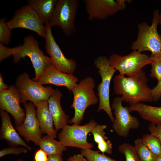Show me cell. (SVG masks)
<instances>
[{
	"label": "cell",
	"instance_id": "obj_11",
	"mask_svg": "<svg viewBox=\"0 0 161 161\" xmlns=\"http://www.w3.org/2000/svg\"><path fill=\"white\" fill-rule=\"evenodd\" d=\"M46 36L45 45L46 52L50 56L52 64L58 70L64 73L73 74L77 68V63L73 59L67 58L64 55L53 36L52 26L45 24Z\"/></svg>",
	"mask_w": 161,
	"mask_h": 161
},
{
	"label": "cell",
	"instance_id": "obj_31",
	"mask_svg": "<svg viewBox=\"0 0 161 161\" xmlns=\"http://www.w3.org/2000/svg\"><path fill=\"white\" fill-rule=\"evenodd\" d=\"M148 128L151 134L157 137L161 144V124H156L151 123Z\"/></svg>",
	"mask_w": 161,
	"mask_h": 161
},
{
	"label": "cell",
	"instance_id": "obj_34",
	"mask_svg": "<svg viewBox=\"0 0 161 161\" xmlns=\"http://www.w3.org/2000/svg\"><path fill=\"white\" fill-rule=\"evenodd\" d=\"M67 161H87V160L80 154L70 156L67 159Z\"/></svg>",
	"mask_w": 161,
	"mask_h": 161
},
{
	"label": "cell",
	"instance_id": "obj_6",
	"mask_svg": "<svg viewBox=\"0 0 161 161\" xmlns=\"http://www.w3.org/2000/svg\"><path fill=\"white\" fill-rule=\"evenodd\" d=\"M15 85L20 93L21 102L24 103L29 101L36 107L40 101H47L55 90L51 86L44 87L31 79L26 72L18 76Z\"/></svg>",
	"mask_w": 161,
	"mask_h": 161
},
{
	"label": "cell",
	"instance_id": "obj_7",
	"mask_svg": "<svg viewBox=\"0 0 161 161\" xmlns=\"http://www.w3.org/2000/svg\"><path fill=\"white\" fill-rule=\"evenodd\" d=\"M110 65L120 75L131 76L137 74L146 65L154 60L151 56L137 51H133L125 56L114 53L109 58Z\"/></svg>",
	"mask_w": 161,
	"mask_h": 161
},
{
	"label": "cell",
	"instance_id": "obj_14",
	"mask_svg": "<svg viewBox=\"0 0 161 161\" xmlns=\"http://www.w3.org/2000/svg\"><path fill=\"white\" fill-rule=\"evenodd\" d=\"M20 93L15 85H10L7 89L0 91V109L11 115L14 119L15 126L24 122L25 111L21 106Z\"/></svg>",
	"mask_w": 161,
	"mask_h": 161
},
{
	"label": "cell",
	"instance_id": "obj_3",
	"mask_svg": "<svg viewBox=\"0 0 161 161\" xmlns=\"http://www.w3.org/2000/svg\"><path fill=\"white\" fill-rule=\"evenodd\" d=\"M160 14L158 9L154 11L150 26L145 22L138 24L137 38L131 46L133 50L151 52V56L154 60L161 58V35L157 30Z\"/></svg>",
	"mask_w": 161,
	"mask_h": 161
},
{
	"label": "cell",
	"instance_id": "obj_28",
	"mask_svg": "<svg viewBox=\"0 0 161 161\" xmlns=\"http://www.w3.org/2000/svg\"><path fill=\"white\" fill-rule=\"evenodd\" d=\"M6 18H3L0 20V41L6 46L10 43L11 37V30L9 28Z\"/></svg>",
	"mask_w": 161,
	"mask_h": 161
},
{
	"label": "cell",
	"instance_id": "obj_30",
	"mask_svg": "<svg viewBox=\"0 0 161 161\" xmlns=\"http://www.w3.org/2000/svg\"><path fill=\"white\" fill-rule=\"evenodd\" d=\"M27 149L25 148L12 146L3 148L0 151V157H2L9 154L18 155L22 153H26Z\"/></svg>",
	"mask_w": 161,
	"mask_h": 161
},
{
	"label": "cell",
	"instance_id": "obj_9",
	"mask_svg": "<svg viewBox=\"0 0 161 161\" xmlns=\"http://www.w3.org/2000/svg\"><path fill=\"white\" fill-rule=\"evenodd\" d=\"M92 119L86 124L80 126L73 124L65 126L58 134L60 141L65 147H74L82 149H91L93 144L88 142L87 136L97 124Z\"/></svg>",
	"mask_w": 161,
	"mask_h": 161
},
{
	"label": "cell",
	"instance_id": "obj_13",
	"mask_svg": "<svg viewBox=\"0 0 161 161\" xmlns=\"http://www.w3.org/2000/svg\"><path fill=\"white\" fill-rule=\"evenodd\" d=\"M23 104L25 112V118L23 123L15 126V128L19 135L26 141H31L36 145L39 146L42 133L36 117L35 106L30 101Z\"/></svg>",
	"mask_w": 161,
	"mask_h": 161
},
{
	"label": "cell",
	"instance_id": "obj_19",
	"mask_svg": "<svg viewBox=\"0 0 161 161\" xmlns=\"http://www.w3.org/2000/svg\"><path fill=\"white\" fill-rule=\"evenodd\" d=\"M36 107V116L42 133L54 138H56L57 132L53 126V120L47 101H40Z\"/></svg>",
	"mask_w": 161,
	"mask_h": 161
},
{
	"label": "cell",
	"instance_id": "obj_29",
	"mask_svg": "<svg viewBox=\"0 0 161 161\" xmlns=\"http://www.w3.org/2000/svg\"><path fill=\"white\" fill-rule=\"evenodd\" d=\"M150 64L151 69L150 76L159 81L161 79V58L154 59Z\"/></svg>",
	"mask_w": 161,
	"mask_h": 161
},
{
	"label": "cell",
	"instance_id": "obj_25",
	"mask_svg": "<svg viewBox=\"0 0 161 161\" xmlns=\"http://www.w3.org/2000/svg\"><path fill=\"white\" fill-rule=\"evenodd\" d=\"M141 139L144 144L155 155L157 156L161 154V144L155 136L146 134L143 135Z\"/></svg>",
	"mask_w": 161,
	"mask_h": 161
},
{
	"label": "cell",
	"instance_id": "obj_39",
	"mask_svg": "<svg viewBox=\"0 0 161 161\" xmlns=\"http://www.w3.org/2000/svg\"><path fill=\"white\" fill-rule=\"evenodd\" d=\"M159 24L161 25V13H160L159 17Z\"/></svg>",
	"mask_w": 161,
	"mask_h": 161
},
{
	"label": "cell",
	"instance_id": "obj_35",
	"mask_svg": "<svg viewBox=\"0 0 161 161\" xmlns=\"http://www.w3.org/2000/svg\"><path fill=\"white\" fill-rule=\"evenodd\" d=\"M116 1L117 4L119 11H121L125 9L126 7V2H129V0H117Z\"/></svg>",
	"mask_w": 161,
	"mask_h": 161
},
{
	"label": "cell",
	"instance_id": "obj_15",
	"mask_svg": "<svg viewBox=\"0 0 161 161\" xmlns=\"http://www.w3.org/2000/svg\"><path fill=\"white\" fill-rule=\"evenodd\" d=\"M36 81L42 85L51 84L65 86L71 92L73 87L78 81V79L73 74L62 72L51 64L45 68Z\"/></svg>",
	"mask_w": 161,
	"mask_h": 161
},
{
	"label": "cell",
	"instance_id": "obj_10",
	"mask_svg": "<svg viewBox=\"0 0 161 161\" xmlns=\"http://www.w3.org/2000/svg\"><path fill=\"white\" fill-rule=\"evenodd\" d=\"M7 23L11 30L17 28L25 29L35 32L41 37L45 38V25L35 11L28 4L18 9Z\"/></svg>",
	"mask_w": 161,
	"mask_h": 161
},
{
	"label": "cell",
	"instance_id": "obj_20",
	"mask_svg": "<svg viewBox=\"0 0 161 161\" xmlns=\"http://www.w3.org/2000/svg\"><path fill=\"white\" fill-rule=\"evenodd\" d=\"M58 0H27L26 2L36 13L44 24L49 23Z\"/></svg>",
	"mask_w": 161,
	"mask_h": 161
},
{
	"label": "cell",
	"instance_id": "obj_18",
	"mask_svg": "<svg viewBox=\"0 0 161 161\" xmlns=\"http://www.w3.org/2000/svg\"><path fill=\"white\" fill-rule=\"evenodd\" d=\"M61 91L56 89L48 99V107L52 117L55 129L57 132L69 123V116L62 109L60 103Z\"/></svg>",
	"mask_w": 161,
	"mask_h": 161
},
{
	"label": "cell",
	"instance_id": "obj_22",
	"mask_svg": "<svg viewBox=\"0 0 161 161\" xmlns=\"http://www.w3.org/2000/svg\"><path fill=\"white\" fill-rule=\"evenodd\" d=\"M107 126L105 125L97 124L92 129L94 141L97 144L98 148L103 153L111 154L112 153V144L106 135L105 130Z\"/></svg>",
	"mask_w": 161,
	"mask_h": 161
},
{
	"label": "cell",
	"instance_id": "obj_26",
	"mask_svg": "<svg viewBox=\"0 0 161 161\" xmlns=\"http://www.w3.org/2000/svg\"><path fill=\"white\" fill-rule=\"evenodd\" d=\"M80 152L87 161H118L106 155L104 153H100L98 151L91 149H81Z\"/></svg>",
	"mask_w": 161,
	"mask_h": 161
},
{
	"label": "cell",
	"instance_id": "obj_23",
	"mask_svg": "<svg viewBox=\"0 0 161 161\" xmlns=\"http://www.w3.org/2000/svg\"><path fill=\"white\" fill-rule=\"evenodd\" d=\"M39 146L48 156L52 155H62L63 152L66 151L67 147L64 146L60 141L47 135L42 137Z\"/></svg>",
	"mask_w": 161,
	"mask_h": 161
},
{
	"label": "cell",
	"instance_id": "obj_37",
	"mask_svg": "<svg viewBox=\"0 0 161 161\" xmlns=\"http://www.w3.org/2000/svg\"><path fill=\"white\" fill-rule=\"evenodd\" d=\"M8 85L4 83L2 75L0 73V91L8 88Z\"/></svg>",
	"mask_w": 161,
	"mask_h": 161
},
{
	"label": "cell",
	"instance_id": "obj_17",
	"mask_svg": "<svg viewBox=\"0 0 161 161\" xmlns=\"http://www.w3.org/2000/svg\"><path fill=\"white\" fill-rule=\"evenodd\" d=\"M1 126L0 130V138L5 140L12 146L21 145L31 151L32 148L28 145L20 137L13 126L10 117L7 112L0 109Z\"/></svg>",
	"mask_w": 161,
	"mask_h": 161
},
{
	"label": "cell",
	"instance_id": "obj_12",
	"mask_svg": "<svg viewBox=\"0 0 161 161\" xmlns=\"http://www.w3.org/2000/svg\"><path fill=\"white\" fill-rule=\"evenodd\" d=\"M123 102L120 96L114 97L112 100L111 107L114 110L115 117L112 128L118 135L126 137L130 130L138 129L140 123L137 117L130 114L128 107L123 106Z\"/></svg>",
	"mask_w": 161,
	"mask_h": 161
},
{
	"label": "cell",
	"instance_id": "obj_40",
	"mask_svg": "<svg viewBox=\"0 0 161 161\" xmlns=\"http://www.w3.org/2000/svg\"><path fill=\"white\" fill-rule=\"evenodd\" d=\"M17 161H24V160H17Z\"/></svg>",
	"mask_w": 161,
	"mask_h": 161
},
{
	"label": "cell",
	"instance_id": "obj_21",
	"mask_svg": "<svg viewBox=\"0 0 161 161\" xmlns=\"http://www.w3.org/2000/svg\"><path fill=\"white\" fill-rule=\"evenodd\" d=\"M130 112H137L143 119L156 124H161V107L140 103L128 107Z\"/></svg>",
	"mask_w": 161,
	"mask_h": 161
},
{
	"label": "cell",
	"instance_id": "obj_27",
	"mask_svg": "<svg viewBox=\"0 0 161 161\" xmlns=\"http://www.w3.org/2000/svg\"><path fill=\"white\" fill-rule=\"evenodd\" d=\"M118 150L125 156L126 161H140L135 147L130 144L123 143L119 146Z\"/></svg>",
	"mask_w": 161,
	"mask_h": 161
},
{
	"label": "cell",
	"instance_id": "obj_32",
	"mask_svg": "<svg viewBox=\"0 0 161 161\" xmlns=\"http://www.w3.org/2000/svg\"><path fill=\"white\" fill-rule=\"evenodd\" d=\"M152 96L153 101L157 102L161 97V79L158 81L157 85L152 89Z\"/></svg>",
	"mask_w": 161,
	"mask_h": 161
},
{
	"label": "cell",
	"instance_id": "obj_4",
	"mask_svg": "<svg viewBox=\"0 0 161 161\" xmlns=\"http://www.w3.org/2000/svg\"><path fill=\"white\" fill-rule=\"evenodd\" d=\"M95 86L94 79L89 76L81 80L73 87L71 92L73 99L71 107L74 109V115L69 120V123L79 125L83 119L86 108L98 102V97L94 90Z\"/></svg>",
	"mask_w": 161,
	"mask_h": 161
},
{
	"label": "cell",
	"instance_id": "obj_38",
	"mask_svg": "<svg viewBox=\"0 0 161 161\" xmlns=\"http://www.w3.org/2000/svg\"><path fill=\"white\" fill-rule=\"evenodd\" d=\"M155 161H161V154L157 156Z\"/></svg>",
	"mask_w": 161,
	"mask_h": 161
},
{
	"label": "cell",
	"instance_id": "obj_16",
	"mask_svg": "<svg viewBox=\"0 0 161 161\" xmlns=\"http://www.w3.org/2000/svg\"><path fill=\"white\" fill-rule=\"evenodd\" d=\"M85 9L89 20H104L114 16L119 11L114 0H84Z\"/></svg>",
	"mask_w": 161,
	"mask_h": 161
},
{
	"label": "cell",
	"instance_id": "obj_2",
	"mask_svg": "<svg viewBox=\"0 0 161 161\" xmlns=\"http://www.w3.org/2000/svg\"><path fill=\"white\" fill-rule=\"evenodd\" d=\"M22 45L9 48L0 43V62L12 55L13 61L18 63L21 59L28 57L35 72V77L32 79L36 81L45 68L52 64L51 58L45 55L39 47L37 40L31 35L25 37Z\"/></svg>",
	"mask_w": 161,
	"mask_h": 161
},
{
	"label": "cell",
	"instance_id": "obj_33",
	"mask_svg": "<svg viewBox=\"0 0 161 161\" xmlns=\"http://www.w3.org/2000/svg\"><path fill=\"white\" fill-rule=\"evenodd\" d=\"M34 161H48V155L41 148L35 151L34 157Z\"/></svg>",
	"mask_w": 161,
	"mask_h": 161
},
{
	"label": "cell",
	"instance_id": "obj_8",
	"mask_svg": "<svg viewBox=\"0 0 161 161\" xmlns=\"http://www.w3.org/2000/svg\"><path fill=\"white\" fill-rule=\"evenodd\" d=\"M78 0H58L49 23L52 27L59 26L69 36L76 31L75 21L79 6Z\"/></svg>",
	"mask_w": 161,
	"mask_h": 161
},
{
	"label": "cell",
	"instance_id": "obj_1",
	"mask_svg": "<svg viewBox=\"0 0 161 161\" xmlns=\"http://www.w3.org/2000/svg\"><path fill=\"white\" fill-rule=\"evenodd\" d=\"M113 81L114 93L121 95L123 101L129 103L130 106L141 102L153 101L152 89L148 85L147 77L143 70L128 77L119 74L114 76Z\"/></svg>",
	"mask_w": 161,
	"mask_h": 161
},
{
	"label": "cell",
	"instance_id": "obj_24",
	"mask_svg": "<svg viewBox=\"0 0 161 161\" xmlns=\"http://www.w3.org/2000/svg\"><path fill=\"white\" fill-rule=\"evenodd\" d=\"M135 147L140 161H155L157 157L152 153L143 143L141 138L134 141Z\"/></svg>",
	"mask_w": 161,
	"mask_h": 161
},
{
	"label": "cell",
	"instance_id": "obj_5",
	"mask_svg": "<svg viewBox=\"0 0 161 161\" xmlns=\"http://www.w3.org/2000/svg\"><path fill=\"white\" fill-rule=\"evenodd\" d=\"M94 64L101 78V82L97 87L99 104L97 112L104 111L112 122L114 118L110 103V88L111 80L116 70L110 65L109 58L105 56L97 57Z\"/></svg>",
	"mask_w": 161,
	"mask_h": 161
},
{
	"label": "cell",
	"instance_id": "obj_36",
	"mask_svg": "<svg viewBox=\"0 0 161 161\" xmlns=\"http://www.w3.org/2000/svg\"><path fill=\"white\" fill-rule=\"evenodd\" d=\"M48 161H63L61 155H52L48 156Z\"/></svg>",
	"mask_w": 161,
	"mask_h": 161
}]
</instances>
